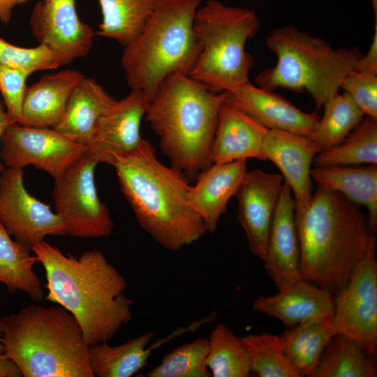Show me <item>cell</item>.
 Masks as SVG:
<instances>
[{"mask_svg": "<svg viewBox=\"0 0 377 377\" xmlns=\"http://www.w3.org/2000/svg\"><path fill=\"white\" fill-rule=\"evenodd\" d=\"M374 358L351 339L337 334L326 345L313 377H376Z\"/></svg>", "mask_w": 377, "mask_h": 377, "instance_id": "obj_29", "label": "cell"}, {"mask_svg": "<svg viewBox=\"0 0 377 377\" xmlns=\"http://www.w3.org/2000/svg\"><path fill=\"white\" fill-rule=\"evenodd\" d=\"M114 167L121 191L141 228L160 246L177 251L207 232L188 201V179L158 158L142 138L133 150L115 156Z\"/></svg>", "mask_w": 377, "mask_h": 377, "instance_id": "obj_2", "label": "cell"}, {"mask_svg": "<svg viewBox=\"0 0 377 377\" xmlns=\"http://www.w3.org/2000/svg\"><path fill=\"white\" fill-rule=\"evenodd\" d=\"M158 0H98L102 20L95 33L126 45L142 31Z\"/></svg>", "mask_w": 377, "mask_h": 377, "instance_id": "obj_28", "label": "cell"}, {"mask_svg": "<svg viewBox=\"0 0 377 377\" xmlns=\"http://www.w3.org/2000/svg\"><path fill=\"white\" fill-rule=\"evenodd\" d=\"M194 330L191 324L179 327L167 337L149 346L155 332H149L117 346L107 342L89 345V363L94 376L131 377L147 364L151 353L170 339Z\"/></svg>", "mask_w": 377, "mask_h": 377, "instance_id": "obj_23", "label": "cell"}, {"mask_svg": "<svg viewBox=\"0 0 377 377\" xmlns=\"http://www.w3.org/2000/svg\"><path fill=\"white\" fill-rule=\"evenodd\" d=\"M31 251V247L12 239L0 223V283L12 295L20 290L33 300L40 301L44 291L33 269L39 261Z\"/></svg>", "mask_w": 377, "mask_h": 377, "instance_id": "obj_27", "label": "cell"}, {"mask_svg": "<svg viewBox=\"0 0 377 377\" xmlns=\"http://www.w3.org/2000/svg\"><path fill=\"white\" fill-rule=\"evenodd\" d=\"M334 295L313 283L300 279L272 296H259L253 310L274 317L286 327L300 323L332 316Z\"/></svg>", "mask_w": 377, "mask_h": 377, "instance_id": "obj_21", "label": "cell"}, {"mask_svg": "<svg viewBox=\"0 0 377 377\" xmlns=\"http://www.w3.org/2000/svg\"><path fill=\"white\" fill-rule=\"evenodd\" d=\"M283 177L260 169L247 171L235 193L238 219L250 251L264 260L271 223L279 201Z\"/></svg>", "mask_w": 377, "mask_h": 377, "instance_id": "obj_14", "label": "cell"}, {"mask_svg": "<svg viewBox=\"0 0 377 377\" xmlns=\"http://www.w3.org/2000/svg\"><path fill=\"white\" fill-rule=\"evenodd\" d=\"M248 171L246 160L224 163H212L197 175L191 185L188 201L202 219L207 232L213 233Z\"/></svg>", "mask_w": 377, "mask_h": 377, "instance_id": "obj_20", "label": "cell"}, {"mask_svg": "<svg viewBox=\"0 0 377 377\" xmlns=\"http://www.w3.org/2000/svg\"><path fill=\"white\" fill-rule=\"evenodd\" d=\"M202 0H158L140 34L124 46L128 85L149 100L172 74L188 75L200 51L193 20Z\"/></svg>", "mask_w": 377, "mask_h": 377, "instance_id": "obj_6", "label": "cell"}, {"mask_svg": "<svg viewBox=\"0 0 377 377\" xmlns=\"http://www.w3.org/2000/svg\"><path fill=\"white\" fill-rule=\"evenodd\" d=\"M227 95L175 73L162 82L149 101L145 117L162 151L188 179L212 164L219 114Z\"/></svg>", "mask_w": 377, "mask_h": 377, "instance_id": "obj_4", "label": "cell"}, {"mask_svg": "<svg viewBox=\"0 0 377 377\" xmlns=\"http://www.w3.org/2000/svg\"><path fill=\"white\" fill-rule=\"evenodd\" d=\"M3 354L24 377H94L89 344L64 307L28 304L1 319Z\"/></svg>", "mask_w": 377, "mask_h": 377, "instance_id": "obj_5", "label": "cell"}, {"mask_svg": "<svg viewBox=\"0 0 377 377\" xmlns=\"http://www.w3.org/2000/svg\"><path fill=\"white\" fill-rule=\"evenodd\" d=\"M31 250L45 271V299L73 315L89 345L108 341L131 320L127 281L101 251L75 258L45 240Z\"/></svg>", "mask_w": 377, "mask_h": 377, "instance_id": "obj_1", "label": "cell"}, {"mask_svg": "<svg viewBox=\"0 0 377 377\" xmlns=\"http://www.w3.org/2000/svg\"><path fill=\"white\" fill-rule=\"evenodd\" d=\"M335 334L332 316L286 328L281 335L285 352L298 377H313L326 345Z\"/></svg>", "mask_w": 377, "mask_h": 377, "instance_id": "obj_26", "label": "cell"}, {"mask_svg": "<svg viewBox=\"0 0 377 377\" xmlns=\"http://www.w3.org/2000/svg\"><path fill=\"white\" fill-rule=\"evenodd\" d=\"M84 76L77 70H65L43 76L27 87L18 124L54 127L61 119L70 98Z\"/></svg>", "mask_w": 377, "mask_h": 377, "instance_id": "obj_22", "label": "cell"}, {"mask_svg": "<svg viewBox=\"0 0 377 377\" xmlns=\"http://www.w3.org/2000/svg\"><path fill=\"white\" fill-rule=\"evenodd\" d=\"M206 364L213 377H248L251 374L250 358L242 337L223 323H218L209 335Z\"/></svg>", "mask_w": 377, "mask_h": 377, "instance_id": "obj_31", "label": "cell"}, {"mask_svg": "<svg viewBox=\"0 0 377 377\" xmlns=\"http://www.w3.org/2000/svg\"><path fill=\"white\" fill-rule=\"evenodd\" d=\"M30 27L39 44L47 47L62 66L87 56L95 33L78 17L75 0H40L31 12Z\"/></svg>", "mask_w": 377, "mask_h": 377, "instance_id": "obj_13", "label": "cell"}, {"mask_svg": "<svg viewBox=\"0 0 377 377\" xmlns=\"http://www.w3.org/2000/svg\"><path fill=\"white\" fill-rule=\"evenodd\" d=\"M268 49L277 57L274 66L260 72L257 86L306 91L317 109L339 92L345 77L363 54L357 47L334 48L323 38L289 24L274 29L267 38Z\"/></svg>", "mask_w": 377, "mask_h": 377, "instance_id": "obj_7", "label": "cell"}, {"mask_svg": "<svg viewBox=\"0 0 377 377\" xmlns=\"http://www.w3.org/2000/svg\"><path fill=\"white\" fill-rule=\"evenodd\" d=\"M340 89L350 96L364 116L377 118V75L352 71Z\"/></svg>", "mask_w": 377, "mask_h": 377, "instance_id": "obj_36", "label": "cell"}, {"mask_svg": "<svg viewBox=\"0 0 377 377\" xmlns=\"http://www.w3.org/2000/svg\"><path fill=\"white\" fill-rule=\"evenodd\" d=\"M98 164L84 153L54 178V212L64 223L68 235L87 239L107 237L112 232L113 220L100 200L95 184Z\"/></svg>", "mask_w": 377, "mask_h": 377, "instance_id": "obj_9", "label": "cell"}, {"mask_svg": "<svg viewBox=\"0 0 377 377\" xmlns=\"http://www.w3.org/2000/svg\"><path fill=\"white\" fill-rule=\"evenodd\" d=\"M3 353V347L2 344V338H1V322H0V354Z\"/></svg>", "mask_w": 377, "mask_h": 377, "instance_id": "obj_42", "label": "cell"}, {"mask_svg": "<svg viewBox=\"0 0 377 377\" xmlns=\"http://www.w3.org/2000/svg\"><path fill=\"white\" fill-rule=\"evenodd\" d=\"M116 101L94 79L84 77L72 94L63 117L52 128L85 146Z\"/></svg>", "mask_w": 377, "mask_h": 377, "instance_id": "obj_24", "label": "cell"}, {"mask_svg": "<svg viewBox=\"0 0 377 377\" xmlns=\"http://www.w3.org/2000/svg\"><path fill=\"white\" fill-rule=\"evenodd\" d=\"M0 377H22L19 367L3 353L0 354Z\"/></svg>", "mask_w": 377, "mask_h": 377, "instance_id": "obj_39", "label": "cell"}, {"mask_svg": "<svg viewBox=\"0 0 377 377\" xmlns=\"http://www.w3.org/2000/svg\"><path fill=\"white\" fill-rule=\"evenodd\" d=\"M315 166L377 165V118L366 116L338 145L317 154Z\"/></svg>", "mask_w": 377, "mask_h": 377, "instance_id": "obj_30", "label": "cell"}, {"mask_svg": "<svg viewBox=\"0 0 377 377\" xmlns=\"http://www.w3.org/2000/svg\"><path fill=\"white\" fill-rule=\"evenodd\" d=\"M11 123L7 116L6 110H4L0 105V149L2 135ZM1 158V157H0ZM1 171V165L0 163V174Z\"/></svg>", "mask_w": 377, "mask_h": 377, "instance_id": "obj_41", "label": "cell"}, {"mask_svg": "<svg viewBox=\"0 0 377 377\" xmlns=\"http://www.w3.org/2000/svg\"><path fill=\"white\" fill-rule=\"evenodd\" d=\"M29 76L24 71L0 64V92L11 124L20 121Z\"/></svg>", "mask_w": 377, "mask_h": 377, "instance_id": "obj_37", "label": "cell"}, {"mask_svg": "<svg viewBox=\"0 0 377 377\" xmlns=\"http://www.w3.org/2000/svg\"><path fill=\"white\" fill-rule=\"evenodd\" d=\"M29 0H0V21L8 24L11 19L13 9L17 5Z\"/></svg>", "mask_w": 377, "mask_h": 377, "instance_id": "obj_40", "label": "cell"}, {"mask_svg": "<svg viewBox=\"0 0 377 377\" xmlns=\"http://www.w3.org/2000/svg\"><path fill=\"white\" fill-rule=\"evenodd\" d=\"M251 374L258 377H298L291 367L281 336L268 332L242 337Z\"/></svg>", "mask_w": 377, "mask_h": 377, "instance_id": "obj_33", "label": "cell"}, {"mask_svg": "<svg viewBox=\"0 0 377 377\" xmlns=\"http://www.w3.org/2000/svg\"><path fill=\"white\" fill-rule=\"evenodd\" d=\"M149 100L140 90L131 91L115 103L101 117L84 153L98 163L110 164L112 158L135 149L141 142L140 124Z\"/></svg>", "mask_w": 377, "mask_h": 377, "instance_id": "obj_15", "label": "cell"}, {"mask_svg": "<svg viewBox=\"0 0 377 377\" xmlns=\"http://www.w3.org/2000/svg\"><path fill=\"white\" fill-rule=\"evenodd\" d=\"M355 70L377 75V22H375L374 34L369 50L359 60Z\"/></svg>", "mask_w": 377, "mask_h": 377, "instance_id": "obj_38", "label": "cell"}, {"mask_svg": "<svg viewBox=\"0 0 377 377\" xmlns=\"http://www.w3.org/2000/svg\"><path fill=\"white\" fill-rule=\"evenodd\" d=\"M319 145L310 137L286 131L270 129L263 145L265 161H272L281 172L295 200V213L305 209L311 201L313 188L311 165Z\"/></svg>", "mask_w": 377, "mask_h": 377, "instance_id": "obj_16", "label": "cell"}, {"mask_svg": "<svg viewBox=\"0 0 377 377\" xmlns=\"http://www.w3.org/2000/svg\"><path fill=\"white\" fill-rule=\"evenodd\" d=\"M295 220L300 277L335 296L376 234L367 213L341 194L318 185L309 206L295 213Z\"/></svg>", "mask_w": 377, "mask_h": 377, "instance_id": "obj_3", "label": "cell"}, {"mask_svg": "<svg viewBox=\"0 0 377 377\" xmlns=\"http://www.w3.org/2000/svg\"><path fill=\"white\" fill-rule=\"evenodd\" d=\"M0 64L24 71L29 75L36 71L55 69L62 66L59 57L44 45L22 47L1 37Z\"/></svg>", "mask_w": 377, "mask_h": 377, "instance_id": "obj_35", "label": "cell"}, {"mask_svg": "<svg viewBox=\"0 0 377 377\" xmlns=\"http://www.w3.org/2000/svg\"><path fill=\"white\" fill-rule=\"evenodd\" d=\"M311 178L318 186L336 191L366 207L374 232L377 229V165L315 166Z\"/></svg>", "mask_w": 377, "mask_h": 377, "instance_id": "obj_25", "label": "cell"}, {"mask_svg": "<svg viewBox=\"0 0 377 377\" xmlns=\"http://www.w3.org/2000/svg\"><path fill=\"white\" fill-rule=\"evenodd\" d=\"M193 28L200 51L189 77L216 93L231 92L250 82L254 60L246 43L260 28L254 10L207 0L196 10Z\"/></svg>", "mask_w": 377, "mask_h": 377, "instance_id": "obj_8", "label": "cell"}, {"mask_svg": "<svg viewBox=\"0 0 377 377\" xmlns=\"http://www.w3.org/2000/svg\"><path fill=\"white\" fill-rule=\"evenodd\" d=\"M324 112L311 137L321 151L340 143L364 115L346 92H338L323 105Z\"/></svg>", "mask_w": 377, "mask_h": 377, "instance_id": "obj_32", "label": "cell"}, {"mask_svg": "<svg viewBox=\"0 0 377 377\" xmlns=\"http://www.w3.org/2000/svg\"><path fill=\"white\" fill-rule=\"evenodd\" d=\"M295 206L292 191L283 182L269 231L265 258L263 260L279 291L301 279Z\"/></svg>", "mask_w": 377, "mask_h": 377, "instance_id": "obj_17", "label": "cell"}, {"mask_svg": "<svg viewBox=\"0 0 377 377\" xmlns=\"http://www.w3.org/2000/svg\"><path fill=\"white\" fill-rule=\"evenodd\" d=\"M376 237L353 269L341 292L334 296L332 319L337 334L356 343L366 353H377Z\"/></svg>", "mask_w": 377, "mask_h": 377, "instance_id": "obj_10", "label": "cell"}, {"mask_svg": "<svg viewBox=\"0 0 377 377\" xmlns=\"http://www.w3.org/2000/svg\"><path fill=\"white\" fill-rule=\"evenodd\" d=\"M0 223L15 240L30 247L47 236L68 235L57 214L27 191L23 169L6 168L0 174Z\"/></svg>", "mask_w": 377, "mask_h": 377, "instance_id": "obj_12", "label": "cell"}, {"mask_svg": "<svg viewBox=\"0 0 377 377\" xmlns=\"http://www.w3.org/2000/svg\"><path fill=\"white\" fill-rule=\"evenodd\" d=\"M84 153V146L52 127L10 124L1 142L0 157L6 168L33 165L54 179Z\"/></svg>", "mask_w": 377, "mask_h": 377, "instance_id": "obj_11", "label": "cell"}, {"mask_svg": "<svg viewBox=\"0 0 377 377\" xmlns=\"http://www.w3.org/2000/svg\"><path fill=\"white\" fill-rule=\"evenodd\" d=\"M208 339L198 338L165 355L160 364L147 372L148 377H209L206 364Z\"/></svg>", "mask_w": 377, "mask_h": 377, "instance_id": "obj_34", "label": "cell"}, {"mask_svg": "<svg viewBox=\"0 0 377 377\" xmlns=\"http://www.w3.org/2000/svg\"><path fill=\"white\" fill-rule=\"evenodd\" d=\"M268 131L232 103L227 95L219 114L211 163H224L251 158L265 161L263 145Z\"/></svg>", "mask_w": 377, "mask_h": 377, "instance_id": "obj_19", "label": "cell"}, {"mask_svg": "<svg viewBox=\"0 0 377 377\" xmlns=\"http://www.w3.org/2000/svg\"><path fill=\"white\" fill-rule=\"evenodd\" d=\"M228 98L265 127L311 137L319 119L316 114L297 108L274 91L250 82L228 92Z\"/></svg>", "mask_w": 377, "mask_h": 377, "instance_id": "obj_18", "label": "cell"}]
</instances>
